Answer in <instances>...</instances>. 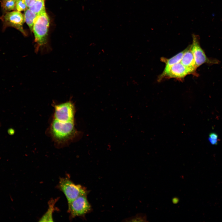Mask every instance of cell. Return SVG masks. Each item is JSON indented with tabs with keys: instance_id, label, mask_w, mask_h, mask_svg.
<instances>
[{
	"instance_id": "cell-1",
	"label": "cell",
	"mask_w": 222,
	"mask_h": 222,
	"mask_svg": "<svg viewBox=\"0 0 222 222\" xmlns=\"http://www.w3.org/2000/svg\"><path fill=\"white\" fill-rule=\"evenodd\" d=\"M49 26V19L46 11L38 14L32 31L34 35L36 52L47 47Z\"/></svg>"
},
{
	"instance_id": "cell-2",
	"label": "cell",
	"mask_w": 222,
	"mask_h": 222,
	"mask_svg": "<svg viewBox=\"0 0 222 222\" xmlns=\"http://www.w3.org/2000/svg\"><path fill=\"white\" fill-rule=\"evenodd\" d=\"M50 130L52 137L59 142L68 141L77 133L74 122H63L55 119L52 122Z\"/></svg>"
},
{
	"instance_id": "cell-3",
	"label": "cell",
	"mask_w": 222,
	"mask_h": 222,
	"mask_svg": "<svg viewBox=\"0 0 222 222\" xmlns=\"http://www.w3.org/2000/svg\"><path fill=\"white\" fill-rule=\"evenodd\" d=\"M58 186L65 195L68 204L80 195H86L87 193L84 187L75 184L67 177L60 178Z\"/></svg>"
},
{
	"instance_id": "cell-4",
	"label": "cell",
	"mask_w": 222,
	"mask_h": 222,
	"mask_svg": "<svg viewBox=\"0 0 222 222\" xmlns=\"http://www.w3.org/2000/svg\"><path fill=\"white\" fill-rule=\"evenodd\" d=\"M192 39V44L190 45V48L197 68L204 64H213L219 63V61L217 60L209 58L207 56L200 46L198 35H193Z\"/></svg>"
},
{
	"instance_id": "cell-5",
	"label": "cell",
	"mask_w": 222,
	"mask_h": 222,
	"mask_svg": "<svg viewBox=\"0 0 222 222\" xmlns=\"http://www.w3.org/2000/svg\"><path fill=\"white\" fill-rule=\"evenodd\" d=\"M68 204V212L72 218L83 216L91 209L86 195L78 196Z\"/></svg>"
},
{
	"instance_id": "cell-6",
	"label": "cell",
	"mask_w": 222,
	"mask_h": 222,
	"mask_svg": "<svg viewBox=\"0 0 222 222\" xmlns=\"http://www.w3.org/2000/svg\"><path fill=\"white\" fill-rule=\"evenodd\" d=\"M75 108L71 101L54 106V118L63 122L74 121Z\"/></svg>"
},
{
	"instance_id": "cell-7",
	"label": "cell",
	"mask_w": 222,
	"mask_h": 222,
	"mask_svg": "<svg viewBox=\"0 0 222 222\" xmlns=\"http://www.w3.org/2000/svg\"><path fill=\"white\" fill-rule=\"evenodd\" d=\"M0 18L3 22L4 28L8 27H13L20 31L24 36L27 35L23 28L25 22L24 15L20 12L14 11L6 12Z\"/></svg>"
},
{
	"instance_id": "cell-8",
	"label": "cell",
	"mask_w": 222,
	"mask_h": 222,
	"mask_svg": "<svg viewBox=\"0 0 222 222\" xmlns=\"http://www.w3.org/2000/svg\"><path fill=\"white\" fill-rule=\"evenodd\" d=\"M195 72L196 71L185 66L180 62L172 66L166 78H175L177 79H182L189 74L197 75L195 73Z\"/></svg>"
},
{
	"instance_id": "cell-9",
	"label": "cell",
	"mask_w": 222,
	"mask_h": 222,
	"mask_svg": "<svg viewBox=\"0 0 222 222\" xmlns=\"http://www.w3.org/2000/svg\"><path fill=\"white\" fill-rule=\"evenodd\" d=\"M185 50V49L169 59L164 57L161 58V60L165 63V66L162 73L158 76V81H160L163 79L165 78L172 66L180 62Z\"/></svg>"
},
{
	"instance_id": "cell-10",
	"label": "cell",
	"mask_w": 222,
	"mask_h": 222,
	"mask_svg": "<svg viewBox=\"0 0 222 222\" xmlns=\"http://www.w3.org/2000/svg\"><path fill=\"white\" fill-rule=\"evenodd\" d=\"M185 49L180 62L185 66L196 71L197 67L191 50L190 45H189Z\"/></svg>"
},
{
	"instance_id": "cell-11",
	"label": "cell",
	"mask_w": 222,
	"mask_h": 222,
	"mask_svg": "<svg viewBox=\"0 0 222 222\" xmlns=\"http://www.w3.org/2000/svg\"><path fill=\"white\" fill-rule=\"evenodd\" d=\"M24 15L25 22L28 26L30 30L32 31L38 14L28 8L25 11Z\"/></svg>"
},
{
	"instance_id": "cell-12",
	"label": "cell",
	"mask_w": 222,
	"mask_h": 222,
	"mask_svg": "<svg viewBox=\"0 0 222 222\" xmlns=\"http://www.w3.org/2000/svg\"><path fill=\"white\" fill-rule=\"evenodd\" d=\"M56 200L52 199L50 201L47 211L40 219V222L53 221L52 214L55 210L54 206Z\"/></svg>"
},
{
	"instance_id": "cell-13",
	"label": "cell",
	"mask_w": 222,
	"mask_h": 222,
	"mask_svg": "<svg viewBox=\"0 0 222 222\" xmlns=\"http://www.w3.org/2000/svg\"><path fill=\"white\" fill-rule=\"evenodd\" d=\"M28 8L38 14L45 11L44 0H39L36 2L33 6Z\"/></svg>"
},
{
	"instance_id": "cell-14",
	"label": "cell",
	"mask_w": 222,
	"mask_h": 222,
	"mask_svg": "<svg viewBox=\"0 0 222 222\" xmlns=\"http://www.w3.org/2000/svg\"><path fill=\"white\" fill-rule=\"evenodd\" d=\"M16 0H2L1 6L2 10L7 12L15 10Z\"/></svg>"
},
{
	"instance_id": "cell-15",
	"label": "cell",
	"mask_w": 222,
	"mask_h": 222,
	"mask_svg": "<svg viewBox=\"0 0 222 222\" xmlns=\"http://www.w3.org/2000/svg\"><path fill=\"white\" fill-rule=\"evenodd\" d=\"M27 8L25 0H17L15 10L18 11L25 10Z\"/></svg>"
},
{
	"instance_id": "cell-16",
	"label": "cell",
	"mask_w": 222,
	"mask_h": 222,
	"mask_svg": "<svg viewBox=\"0 0 222 222\" xmlns=\"http://www.w3.org/2000/svg\"><path fill=\"white\" fill-rule=\"evenodd\" d=\"M218 136L216 134L212 133L210 134L208 139L211 144L216 145L218 142Z\"/></svg>"
},
{
	"instance_id": "cell-17",
	"label": "cell",
	"mask_w": 222,
	"mask_h": 222,
	"mask_svg": "<svg viewBox=\"0 0 222 222\" xmlns=\"http://www.w3.org/2000/svg\"><path fill=\"white\" fill-rule=\"evenodd\" d=\"M39 0H25V1L28 8L31 6Z\"/></svg>"
},
{
	"instance_id": "cell-18",
	"label": "cell",
	"mask_w": 222,
	"mask_h": 222,
	"mask_svg": "<svg viewBox=\"0 0 222 222\" xmlns=\"http://www.w3.org/2000/svg\"><path fill=\"white\" fill-rule=\"evenodd\" d=\"M179 199L178 198L175 197L172 199V202L173 203L176 204L177 203L179 202Z\"/></svg>"
},
{
	"instance_id": "cell-19",
	"label": "cell",
	"mask_w": 222,
	"mask_h": 222,
	"mask_svg": "<svg viewBox=\"0 0 222 222\" xmlns=\"http://www.w3.org/2000/svg\"></svg>"
},
{
	"instance_id": "cell-20",
	"label": "cell",
	"mask_w": 222,
	"mask_h": 222,
	"mask_svg": "<svg viewBox=\"0 0 222 222\" xmlns=\"http://www.w3.org/2000/svg\"></svg>"
}]
</instances>
